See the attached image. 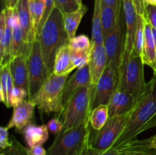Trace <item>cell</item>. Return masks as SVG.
I'll return each instance as SVG.
<instances>
[{
	"label": "cell",
	"mask_w": 156,
	"mask_h": 155,
	"mask_svg": "<svg viewBox=\"0 0 156 155\" xmlns=\"http://www.w3.org/2000/svg\"><path fill=\"white\" fill-rule=\"evenodd\" d=\"M156 127V74L147 82L143 95L139 99L124 130L111 150H117L140 134Z\"/></svg>",
	"instance_id": "6da1fadb"
},
{
	"label": "cell",
	"mask_w": 156,
	"mask_h": 155,
	"mask_svg": "<svg viewBox=\"0 0 156 155\" xmlns=\"http://www.w3.org/2000/svg\"><path fill=\"white\" fill-rule=\"evenodd\" d=\"M37 39L41 44V53L46 65L53 73L58 50L69 43V36L64 27L63 14L55 8L44 24Z\"/></svg>",
	"instance_id": "7a4b0ae2"
},
{
	"label": "cell",
	"mask_w": 156,
	"mask_h": 155,
	"mask_svg": "<svg viewBox=\"0 0 156 155\" xmlns=\"http://www.w3.org/2000/svg\"><path fill=\"white\" fill-rule=\"evenodd\" d=\"M144 62L135 50H124L118 68L117 89L133 96L137 100L145 93L147 82L144 75Z\"/></svg>",
	"instance_id": "3957f363"
},
{
	"label": "cell",
	"mask_w": 156,
	"mask_h": 155,
	"mask_svg": "<svg viewBox=\"0 0 156 155\" xmlns=\"http://www.w3.org/2000/svg\"><path fill=\"white\" fill-rule=\"evenodd\" d=\"M90 122L62 130L47 150V155H82L92 140Z\"/></svg>",
	"instance_id": "277c9868"
},
{
	"label": "cell",
	"mask_w": 156,
	"mask_h": 155,
	"mask_svg": "<svg viewBox=\"0 0 156 155\" xmlns=\"http://www.w3.org/2000/svg\"><path fill=\"white\" fill-rule=\"evenodd\" d=\"M93 86L91 84L82 87L75 92L59 118L63 122V129L76 127L90 122Z\"/></svg>",
	"instance_id": "5b68a950"
},
{
	"label": "cell",
	"mask_w": 156,
	"mask_h": 155,
	"mask_svg": "<svg viewBox=\"0 0 156 155\" xmlns=\"http://www.w3.org/2000/svg\"><path fill=\"white\" fill-rule=\"evenodd\" d=\"M67 81V76H59L51 73L40 91L30 101L38 108L41 119L44 114L55 112L61 113L64 110L62 94Z\"/></svg>",
	"instance_id": "8992f818"
},
{
	"label": "cell",
	"mask_w": 156,
	"mask_h": 155,
	"mask_svg": "<svg viewBox=\"0 0 156 155\" xmlns=\"http://www.w3.org/2000/svg\"><path fill=\"white\" fill-rule=\"evenodd\" d=\"M27 69L29 80L28 100H31L51 74L44 60L41 44L37 39L33 43L31 50L27 56Z\"/></svg>",
	"instance_id": "52a82bcc"
},
{
	"label": "cell",
	"mask_w": 156,
	"mask_h": 155,
	"mask_svg": "<svg viewBox=\"0 0 156 155\" xmlns=\"http://www.w3.org/2000/svg\"><path fill=\"white\" fill-rule=\"evenodd\" d=\"M133 110L123 115L109 117L106 124L92 137L91 147L103 151L111 150L124 130Z\"/></svg>",
	"instance_id": "ba28073f"
},
{
	"label": "cell",
	"mask_w": 156,
	"mask_h": 155,
	"mask_svg": "<svg viewBox=\"0 0 156 155\" xmlns=\"http://www.w3.org/2000/svg\"><path fill=\"white\" fill-rule=\"evenodd\" d=\"M123 8V5H122ZM120 9L115 27L111 33L104 37V45L108 58L107 66L118 70L124 51L126 33L124 32V14Z\"/></svg>",
	"instance_id": "9c48e42d"
},
{
	"label": "cell",
	"mask_w": 156,
	"mask_h": 155,
	"mask_svg": "<svg viewBox=\"0 0 156 155\" xmlns=\"http://www.w3.org/2000/svg\"><path fill=\"white\" fill-rule=\"evenodd\" d=\"M118 83V70L107 66L98 82L94 86L91 110L100 105H108Z\"/></svg>",
	"instance_id": "30bf717a"
},
{
	"label": "cell",
	"mask_w": 156,
	"mask_h": 155,
	"mask_svg": "<svg viewBox=\"0 0 156 155\" xmlns=\"http://www.w3.org/2000/svg\"><path fill=\"white\" fill-rule=\"evenodd\" d=\"M36 105L29 100H24L14 107L13 114L6 127L9 129L15 128L17 132L21 133L23 129L34 122Z\"/></svg>",
	"instance_id": "8fae6325"
},
{
	"label": "cell",
	"mask_w": 156,
	"mask_h": 155,
	"mask_svg": "<svg viewBox=\"0 0 156 155\" xmlns=\"http://www.w3.org/2000/svg\"><path fill=\"white\" fill-rule=\"evenodd\" d=\"M122 5H123L125 24H126V39H125L124 50L132 52L134 50L138 14L136 10L133 0H122Z\"/></svg>",
	"instance_id": "7c38bea8"
},
{
	"label": "cell",
	"mask_w": 156,
	"mask_h": 155,
	"mask_svg": "<svg viewBox=\"0 0 156 155\" xmlns=\"http://www.w3.org/2000/svg\"><path fill=\"white\" fill-rule=\"evenodd\" d=\"M16 11L19 18L23 40L27 45H33L37 37L29 9V0H18Z\"/></svg>",
	"instance_id": "4fadbf2b"
},
{
	"label": "cell",
	"mask_w": 156,
	"mask_h": 155,
	"mask_svg": "<svg viewBox=\"0 0 156 155\" xmlns=\"http://www.w3.org/2000/svg\"><path fill=\"white\" fill-rule=\"evenodd\" d=\"M139 100L119 89H116L108 103L109 117L120 115L131 112Z\"/></svg>",
	"instance_id": "5bb4252c"
},
{
	"label": "cell",
	"mask_w": 156,
	"mask_h": 155,
	"mask_svg": "<svg viewBox=\"0 0 156 155\" xmlns=\"http://www.w3.org/2000/svg\"><path fill=\"white\" fill-rule=\"evenodd\" d=\"M89 84H91L89 65L78 68L77 71L67 81L64 87L62 100L64 107H66L67 103L78 89Z\"/></svg>",
	"instance_id": "9a60e30c"
},
{
	"label": "cell",
	"mask_w": 156,
	"mask_h": 155,
	"mask_svg": "<svg viewBox=\"0 0 156 155\" xmlns=\"http://www.w3.org/2000/svg\"><path fill=\"white\" fill-rule=\"evenodd\" d=\"M108 58L106 50L103 44L92 45L90 53L89 68L91 74V84L95 86L107 68Z\"/></svg>",
	"instance_id": "2e32d148"
},
{
	"label": "cell",
	"mask_w": 156,
	"mask_h": 155,
	"mask_svg": "<svg viewBox=\"0 0 156 155\" xmlns=\"http://www.w3.org/2000/svg\"><path fill=\"white\" fill-rule=\"evenodd\" d=\"M9 71L15 87L24 88L28 91L27 56L25 55H20L14 57L9 63Z\"/></svg>",
	"instance_id": "e0dca14e"
},
{
	"label": "cell",
	"mask_w": 156,
	"mask_h": 155,
	"mask_svg": "<svg viewBox=\"0 0 156 155\" xmlns=\"http://www.w3.org/2000/svg\"><path fill=\"white\" fill-rule=\"evenodd\" d=\"M117 150L120 155H156V149L151 144V138L131 140Z\"/></svg>",
	"instance_id": "ac0fdd59"
},
{
	"label": "cell",
	"mask_w": 156,
	"mask_h": 155,
	"mask_svg": "<svg viewBox=\"0 0 156 155\" xmlns=\"http://www.w3.org/2000/svg\"><path fill=\"white\" fill-rule=\"evenodd\" d=\"M76 68L72 59L69 46L68 44L63 46L56 53L53 73L59 76H68Z\"/></svg>",
	"instance_id": "d6986e66"
},
{
	"label": "cell",
	"mask_w": 156,
	"mask_h": 155,
	"mask_svg": "<svg viewBox=\"0 0 156 155\" xmlns=\"http://www.w3.org/2000/svg\"><path fill=\"white\" fill-rule=\"evenodd\" d=\"M21 133L24 135L28 147L42 145L49 138V131L47 125L37 126L32 123L26 126Z\"/></svg>",
	"instance_id": "ffe728a7"
},
{
	"label": "cell",
	"mask_w": 156,
	"mask_h": 155,
	"mask_svg": "<svg viewBox=\"0 0 156 155\" xmlns=\"http://www.w3.org/2000/svg\"><path fill=\"white\" fill-rule=\"evenodd\" d=\"M143 59L145 65H149L156 74V48L154 42L152 26L146 21L144 26V43H143Z\"/></svg>",
	"instance_id": "44dd1931"
},
{
	"label": "cell",
	"mask_w": 156,
	"mask_h": 155,
	"mask_svg": "<svg viewBox=\"0 0 156 155\" xmlns=\"http://www.w3.org/2000/svg\"><path fill=\"white\" fill-rule=\"evenodd\" d=\"M87 11V6L82 4V5L79 6L76 10L63 14L64 27L69 40L76 36L79 24Z\"/></svg>",
	"instance_id": "7402d4cb"
},
{
	"label": "cell",
	"mask_w": 156,
	"mask_h": 155,
	"mask_svg": "<svg viewBox=\"0 0 156 155\" xmlns=\"http://www.w3.org/2000/svg\"><path fill=\"white\" fill-rule=\"evenodd\" d=\"M32 46L33 45H27L24 43L23 40L20 21L16 23L12 27V46H11V54H12V59L20 55H25L28 56L31 50Z\"/></svg>",
	"instance_id": "603a6c76"
},
{
	"label": "cell",
	"mask_w": 156,
	"mask_h": 155,
	"mask_svg": "<svg viewBox=\"0 0 156 155\" xmlns=\"http://www.w3.org/2000/svg\"><path fill=\"white\" fill-rule=\"evenodd\" d=\"M104 36L101 26V0H94L91 28V44H103Z\"/></svg>",
	"instance_id": "cb8c5ba5"
},
{
	"label": "cell",
	"mask_w": 156,
	"mask_h": 155,
	"mask_svg": "<svg viewBox=\"0 0 156 155\" xmlns=\"http://www.w3.org/2000/svg\"><path fill=\"white\" fill-rule=\"evenodd\" d=\"M120 11L117 12L111 6L102 4L101 2V26L104 37L111 33L114 29Z\"/></svg>",
	"instance_id": "d4e9b609"
},
{
	"label": "cell",
	"mask_w": 156,
	"mask_h": 155,
	"mask_svg": "<svg viewBox=\"0 0 156 155\" xmlns=\"http://www.w3.org/2000/svg\"><path fill=\"white\" fill-rule=\"evenodd\" d=\"M109 119L108 105H100L91 110L90 115V124L94 131H99L106 124Z\"/></svg>",
	"instance_id": "484cf974"
},
{
	"label": "cell",
	"mask_w": 156,
	"mask_h": 155,
	"mask_svg": "<svg viewBox=\"0 0 156 155\" xmlns=\"http://www.w3.org/2000/svg\"><path fill=\"white\" fill-rule=\"evenodd\" d=\"M70 51L73 54H87L91 52V40L84 34L76 36L69 40Z\"/></svg>",
	"instance_id": "4316f807"
},
{
	"label": "cell",
	"mask_w": 156,
	"mask_h": 155,
	"mask_svg": "<svg viewBox=\"0 0 156 155\" xmlns=\"http://www.w3.org/2000/svg\"><path fill=\"white\" fill-rule=\"evenodd\" d=\"M29 9L34 22L35 34L37 33L39 24L42 20L45 10L44 0H29ZM37 37V36H36Z\"/></svg>",
	"instance_id": "83f0119b"
},
{
	"label": "cell",
	"mask_w": 156,
	"mask_h": 155,
	"mask_svg": "<svg viewBox=\"0 0 156 155\" xmlns=\"http://www.w3.org/2000/svg\"><path fill=\"white\" fill-rule=\"evenodd\" d=\"M146 23V18L138 15L137 18V28L134 42V50L137 53L143 57V43H144V26Z\"/></svg>",
	"instance_id": "f1b7e54d"
},
{
	"label": "cell",
	"mask_w": 156,
	"mask_h": 155,
	"mask_svg": "<svg viewBox=\"0 0 156 155\" xmlns=\"http://www.w3.org/2000/svg\"><path fill=\"white\" fill-rule=\"evenodd\" d=\"M9 74V65L1 66L0 70V100L8 106V76Z\"/></svg>",
	"instance_id": "f546056e"
},
{
	"label": "cell",
	"mask_w": 156,
	"mask_h": 155,
	"mask_svg": "<svg viewBox=\"0 0 156 155\" xmlns=\"http://www.w3.org/2000/svg\"><path fill=\"white\" fill-rule=\"evenodd\" d=\"M28 97V91L25 89L18 87H14L11 92L8 100V108L15 107L23 100H25L26 97Z\"/></svg>",
	"instance_id": "4dcf8cb0"
},
{
	"label": "cell",
	"mask_w": 156,
	"mask_h": 155,
	"mask_svg": "<svg viewBox=\"0 0 156 155\" xmlns=\"http://www.w3.org/2000/svg\"><path fill=\"white\" fill-rule=\"evenodd\" d=\"M12 145L7 147L5 150H1V151L4 152L5 155H28L26 150V147H24L20 142H18L15 136H12L11 138Z\"/></svg>",
	"instance_id": "1f68e13d"
},
{
	"label": "cell",
	"mask_w": 156,
	"mask_h": 155,
	"mask_svg": "<svg viewBox=\"0 0 156 155\" xmlns=\"http://www.w3.org/2000/svg\"><path fill=\"white\" fill-rule=\"evenodd\" d=\"M55 8L65 14L76 10L79 5L76 0H55Z\"/></svg>",
	"instance_id": "d6a6232c"
},
{
	"label": "cell",
	"mask_w": 156,
	"mask_h": 155,
	"mask_svg": "<svg viewBox=\"0 0 156 155\" xmlns=\"http://www.w3.org/2000/svg\"><path fill=\"white\" fill-rule=\"evenodd\" d=\"M44 3H45V10H44V14L43 15L42 20H41V23L39 24V27L37 28V37L40 34V33H41L44 24L47 21V20L48 19L49 17H50V14L52 13L53 10L55 9V0H44Z\"/></svg>",
	"instance_id": "836d02e7"
},
{
	"label": "cell",
	"mask_w": 156,
	"mask_h": 155,
	"mask_svg": "<svg viewBox=\"0 0 156 155\" xmlns=\"http://www.w3.org/2000/svg\"><path fill=\"white\" fill-rule=\"evenodd\" d=\"M47 126L50 133L57 135L63 129V122L59 117L53 118L47 122Z\"/></svg>",
	"instance_id": "e575fe53"
},
{
	"label": "cell",
	"mask_w": 156,
	"mask_h": 155,
	"mask_svg": "<svg viewBox=\"0 0 156 155\" xmlns=\"http://www.w3.org/2000/svg\"><path fill=\"white\" fill-rule=\"evenodd\" d=\"M90 53H87V54H73L71 53L73 62L76 68H82L89 64Z\"/></svg>",
	"instance_id": "d590c367"
},
{
	"label": "cell",
	"mask_w": 156,
	"mask_h": 155,
	"mask_svg": "<svg viewBox=\"0 0 156 155\" xmlns=\"http://www.w3.org/2000/svg\"><path fill=\"white\" fill-rule=\"evenodd\" d=\"M12 145V141L9 137V129L7 127H0V147L1 150H5Z\"/></svg>",
	"instance_id": "8d00e7d4"
},
{
	"label": "cell",
	"mask_w": 156,
	"mask_h": 155,
	"mask_svg": "<svg viewBox=\"0 0 156 155\" xmlns=\"http://www.w3.org/2000/svg\"><path fill=\"white\" fill-rule=\"evenodd\" d=\"M82 155H120V153L118 150H108L106 151H103V150L93 148L91 146H89L88 148L85 149Z\"/></svg>",
	"instance_id": "74e56055"
},
{
	"label": "cell",
	"mask_w": 156,
	"mask_h": 155,
	"mask_svg": "<svg viewBox=\"0 0 156 155\" xmlns=\"http://www.w3.org/2000/svg\"><path fill=\"white\" fill-rule=\"evenodd\" d=\"M146 21L149 23L151 26L156 28V6L149 5L146 9Z\"/></svg>",
	"instance_id": "f35d334b"
},
{
	"label": "cell",
	"mask_w": 156,
	"mask_h": 155,
	"mask_svg": "<svg viewBox=\"0 0 156 155\" xmlns=\"http://www.w3.org/2000/svg\"><path fill=\"white\" fill-rule=\"evenodd\" d=\"M135 5L136 10L139 15L143 17H146V5L145 3V0H133Z\"/></svg>",
	"instance_id": "ab89813d"
},
{
	"label": "cell",
	"mask_w": 156,
	"mask_h": 155,
	"mask_svg": "<svg viewBox=\"0 0 156 155\" xmlns=\"http://www.w3.org/2000/svg\"><path fill=\"white\" fill-rule=\"evenodd\" d=\"M26 150L28 155H47V151L41 146H36L33 147H26Z\"/></svg>",
	"instance_id": "60d3db41"
},
{
	"label": "cell",
	"mask_w": 156,
	"mask_h": 155,
	"mask_svg": "<svg viewBox=\"0 0 156 155\" xmlns=\"http://www.w3.org/2000/svg\"><path fill=\"white\" fill-rule=\"evenodd\" d=\"M101 2L102 4L111 6L117 12H119L122 7V0H101Z\"/></svg>",
	"instance_id": "b9f144b4"
},
{
	"label": "cell",
	"mask_w": 156,
	"mask_h": 155,
	"mask_svg": "<svg viewBox=\"0 0 156 155\" xmlns=\"http://www.w3.org/2000/svg\"><path fill=\"white\" fill-rule=\"evenodd\" d=\"M5 8L7 9H16L18 0H4Z\"/></svg>",
	"instance_id": "7bdbcfd3"
},
{
	"label": "cell",
	"mask_w": 156,
	"mask_h": 155,
	"mask_svg": "<svg viewBox=\"0 0 156 155\" xmlns=\"http://www.w3.org/2000/svg\"><path fill=\"white\" fill-rule=\"evenodd\" d=\"M150 138H151V144H152V147L156 149V135L150 137Z\"/></svg>",
	"instance_id": "ee69618b"
},
{
	"label": "cell",
	"mask_w": 156,
	"mask_h": 155,
	"mask_svg": "<svg viewBox=\"0 0 156 155\" xmlns=\"http://www.w3.org/2000/svg\"><path fill=\"white\" fill-rule=\"evenodd\" d=\"M145 3H146V5H152L156 6V0H145Z\"/></svg>",
	"instance_id": "f6af8a7d"
},
{
	"label": "cell",
	"mask_w": 156,
	"mask_h": 155,
	"mask_svg": "<svg viewBox=\"0 0 156 155\" xmlns=\"http://www.w3.org/2000/svg\"><path fill=\"white\" fill-rule=\"evenodd\" d=\"M152 31L154 42H155V48H156V28H154V27H152Z\"/></svg>",
	"instance_id": "bcb514c9"
},
{
	"label": "cell",
	"mask_w": 156,
	"mask_h": 155,
	"mask_svg": "<svg viewBox=\"0 0 156 155\" xmlns=\"http://www.w3.org/2000/svg\"><path fill=\"white\" fill-rule=\"evenodd\" d=\"M76 2H77L78 5L79 6L82 5V0H76Z\"/></svg>",
	"instance_id": "7dc6e473"
},
{
	"label": "cell",
	"mask_w": 156,
	"mask_h": 155,
	"mask_svg": "<svg viewBox=\"0 0 156 155\" xmlns=\"http://www.w3.org/2000/svg\"><path fill=\"white\" fill-rule=\"evenodd\" d=\"M0 155H5V153H4V152L1 151V153H0Z\"/></svg>",
	"instance_id": "c3c4849f"
}]
</instances>
